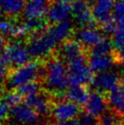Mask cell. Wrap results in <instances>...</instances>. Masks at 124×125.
<instances>
[{
    "label": "cell",
    "mask_w": 124,
    "mask_h": 125,
    "mask_svg": "<svg viewBox=\"0 0 124 125\" xmlns=\"http://www.w3.org/2000/svg\"><path fill=\"white\" fill-rule=\"evenodd\" d=\"M45 63L47 75L42 84L46 91L50 95L65 93L69 85L68 66L56 54L48 58Z\"/></svg>",
    "instance_id": "1"
},
{
    "label": "cell",
    "mask_w": 124,
    "mask_h": 125,
    "mask_svg": "<svg viewBox=\"0 0 124 125\" xmlns=\"http://www.w3.org/2000/svg\"><path fill=\"white\" fill-rule=\"evenodd\" d=\"M47 75L46 63L40 60H34L24 66L11 70L7 77L6 84L8 90H14L25 84L41 80V83L45 80Z\"/></svg>",
    "instance_id": "2"
},
{
    "label": "cell",
    "mask_w": 124,
    "mask_h": 125,
    "mask_svg": "<svg viewBox=\"0 0 124 125\" xmlns=\"http://www.w3.org/2000/svg\"><path fill=\"white\" fill-rule=\"evenodd\" d=\"M89 56L84 55L67 64L69 85L70 86H88L92 84L96 73L89 65Z\"/></svg>",
    "instance_id": "3"
},
{
    "label": "cell",
    "mask_w": 124,
    "mask_h": 125,
    "mask_svg": "<svg viewBox=\"0 0 124 125\" xmlns=\"http://www.w3.org/2000/svg\"><path fill=\"white\" fill-rule=\"evenodd\" d=\"M57 42L52 38L47 30L29 35L28 38V49L32 58L38 60L43 58H50L55 54Z\"/></svg>",
    "instance_id": "4"
},
{
    "label": "cell",
    "mask_w": 124,
    "mask_h": 125,
    "mask_svg": "<svg viewBox=\"0 0 124 125\" xmlns=\"http://www.w3.org/2000/svg\"><path fill=\"white\" fill-rule=\"evenodd\" d=\"M9 66L17 69L31 61V55L28 46L21 42H13L7 46L5 52L0 56Z\"/></svg>",
    "instance_id": "5"
},
{
    "label": "cell",
    "mask_w": 124,
    "mask_h": 125,
    "mask_svg": "<svg viewBox=\"0 0 124 125\" xmlns=\"http://www.w3.org/2000/svg\"><path fill=\"white\" fill-rule=\"evenodd\" d=\"M84 55L89 56V51L75 38H70L60 43L57 56L66 64Z\"/></svg>",
    "instance_id": "6"
},
{
    "label": "cell",
    "mask_w": 124,
    "mask_h": 125,
    "mask_svg": "<svg viewBox=\"0 0 124 125\" xmlns=\"http://www.w3.org/2000/svg\"><path fill=\"white\" fill-rule=\"evenodd\" d=\"M25 103L30 106L39 116H48L51 115L53 108L51 95L47 91H39L38 93L28 96L24 99Z\"/></svg>",
    "instance_id": "7"
},
{
    "label": "cell",
    "mask_w": 124,
    "mask_h": 125,
    "mask_svg": "<svg viewBox=\"0 0 124 125\" xmlns=\"http://www.w3.org/2000/svg\"><path fill=\"white\" fill-rule=\"evenodd\" d=\"M80 112L81 111L79 105L69 101H62L53 104L51 116L56 122H65L76 119L79 117Z\"/></svg>",
    "instance_id": "8"
},
{
    "label": "cell",
    "mask_w": 124,
    "mask_h": 125,
    "mask_svg": "<svg viewBox=\"0 0 124 125\" xmlns=\"http://www.w3.org/2000/svg\"><path fill=\"white\" fill-rule=\"evenodd\" d=\"M74 38L81 44L89 51L94 46L104 40L107 37L100 28H83L74 32Z\"/></svg>",
    "instance_id": "9"
},
{
    "label": "cell",
    "mask_w": 124,
    "mask_h": 125,
    "mask_svg": "<svg viewBox=\"0 0 124 125\" xmlns=\"http://www.w3.org/2000/svg\"><path fill=\"white\" fill-rule=\"evenodd\" d=\"M121 74L112 71H106L103 73L96 74L95 79L91 85L95 87V90L101 93H108L120 85L121 80Z\"/></svg>",
    "instance_id": "10"
},
{
    "label": "cell",
    "mask_w": 124,
    "mask_h": 125,
    "mask_svg": "<svg viewBox=\"0 0 124 125\" xmlns=\"http://www.w3.org/2000/svg\"><path fill=\"white\" fill-rule=\"evenodd\" d=\"M108 110H109V103L106 95L98 90L90 91V98L84 106V111L93 116L100 118Z\"/></svg>",
    "instance_id": "11"
},
{
    "label": "cell",
    "mask_w": 124,
    "mask_h": 125,
    "mask_svg": "<svg viewBox=\"0 0 124 125\" xmlns=\"http://www.w3.org/2000/svg\"><path fill=\"white\" fill-rule=\"evenodd\" d=\"M10 115L15 122L21 124L33 125L39 121V115L25 102L11 108Z\"/></svg>",
    "instance_id": "12"
},
{
    "label": "cell",
    "mask_w": 124,
    "mask_h": 125,
    "mask_svg": "<svg viewBox=\"0 0 124 125\" xmlns=\"http://www.w3.org/2000/svg\"><path fill=\"white\" fill-rule=\"evenodd\" d=\"M72 14V8L69 4H63L52 1L48 7L47 20L51 25L59 24L69 20V16Z\"/></svg>",
    "instance_id": "13"
},
{
    "label": "cell",
    "mask_w": 124,
    "mask_h": 125,
    "mask_svg": "<svg viewBox=\"0 0 124 125\" xmlns=\"http://www.w3.org/2000/svg\"><path fill=\"white\" fill-rule=\"evenodd\" d=\"M116 0H96L91 7L93 17L99 26L113 17V9Z\"/></svg>",
    "instance_id": "14"
},
{
    "label": "cell",
    "mask_w": 124,
    "mask_h": 125,
    "mask_svg": "<svg viewBox=\"0 0 124 125\" xmlns=\"http://www.w3.org/2000/svg\"><path fill=\"white\" fill-rule=\"evenodd\" d=\"M28 35L23 23L19 24L13 18L0 19V36L4 38H23Z\"/></svg>",
    "instance_id": "15"
},
{
    "label": "cell",
    "mask_w": 124,
    "mask_h": 125,
    "mask_svg": "<svg viewBox=\"0 0 124 125\" xmlns=\"http://www.w3.org/2000/svg\"><path fill=\"white\" fill-rule=\"evenodd\" d=\"M51 2L52 0H29L23 11V17L26 19L43 18L48 14Z\"/></svg>",
    "instance_id": "16"
},
{
    "label": "cell",
    "mask_w": 124,
    "mask_h": 125,
    "mask_svg": "<svg viewBox=\"0 0 124 125\" xmlns=\"http://www.w3.org/2000/svg\"><path fill=\"white\" fill-rule=\"evenodd\" d=\"M47 31L58 44H60L63 41L70 38V36L74 35L75 30L73 27V22L69 19L59 24L50 25Z\"/></svg>",
    "instance_id": "17"
},
{
    "label": "cell",
    "mask_w": 124,
    "mask_h": 125,
    "mask_svg": "<svg viewBox=\"0 0 124 125\" xmlns=\"http://www.w3.org/2000/svg\"><path fill=\"white\" fill-rule=\"evenodd\" d=\"M88 61H89V65L91 68V70L96 74L106 72L113 65H115L112 54L90 55L89 56Z\"/></svg>",
    "instance_id": "18"
},
{
    "label": "cell",
    "mask_w": 124,
    "mask_h": 125,
    "mask_svg": "<svg viewBox=\"0 0 124 125\" xmlns=\"http://www.w3.org/2000/svg\"><path fill=\"white\" fill-rule=\"evenodd\" d=\"M90 89L88 86H70L66 90V100L79 106H85L90 98Z\"/></svg>",
    "instance_id": "19"
},
{
    "label": "cell",
    "mask_w": 124,
    "mask_h": 125,
    "mask_svg": "<svg viewBox=\"0 0 124 125\" xmlns=\"http://www.w3.org/2000/svg\"><path fill=\"white\" fill-rule=\"evenodd\" d=\"M27 3V0H4L0 10L8 18L14 19L23 13Z\"/></svg>",
    "instance_id": "20"
},
{
    "label": "cell",
    "mask_w": 124,
    "mask_h": 125,
    "mask_svg": "<svg viewBox=\"0 0 124 125\" xmlns=\"http://www.w3.org/2000/svg\"><path fill=\"white\" fill-rule=\"evenodd\" d=\"M118 87L110 92L105 93V95L109 103V108L124 117V98L122 97Z\"/></svg>",
    "instance_id": "21"
},
{
    "label": "cell",
    "mask_w": 124,
    "mask_h": 125,
    "mask_svg": "<svg viewBox=\"0 0 124 125\" xmlns=\"http://www.w3.org/2000/svg\"><path fill=\"white\" fill-rule=\"evenodd\" d=\"M28 36L35 33H40L47 30L48 28V21L45 18H34V19H26L23 22Z\"/></svg>",
    "instance_id": "22"
},
{
    "label": "cell",
    "mask_w": 124,
    "mask_h": 125,
    "mask_svg": "<svg viewBox=\"0 0 124 125\" xmlns=\"http://www.w3.org/2000/svg\"><path fill=\"white\" fill-rule=\"evenodd\" d=\"M122 116L109 108L100 118V125H124Z\"/></svg>",
    "instance_id": "23"
},
{
    "label": "cell",
    "mask_w": 124,
    "mask_h": 125,
    "mask_svg": "<svg viewBox=\"0 0 124 125\" xmlns=\"http://www.w3.org/2000/svg\"><path fill=\"white\" fill-rule=\"evenodd\" d=\"M114 50L111 38H105L104 40L99 43L98 45L94 46L89 50V56L90 55H108L111 54Z\"/></svg>",
    "instance_id": "24"
},
{
    "label": "cell",
    "mask_w": 124,
    "mask_h": 125,
    "mask_svg": "<svg viewBox=\"0 0 124 125\" xmlns=\"http://www.w3.org/2000/svg\"><path fill=\"white\" fill-rule=\"evenodd\" d=\"M41 81H32V82H29V83H27L23 86H21L16 90L25 99L28 96H30V95H33V94L41 91Z\"/></svg>",
    "instance_id": "25"
},
{
    "label": "cell",
    "mask_w": 124,
    "mask_h": 125,
    "mask_svg": "<svg viewBox=\"0 0 124 125\" xmlns=\"http://www.w3.org/2000/svg\"><path fill=\"white\" fill-rule=\"evenodd\" d=\"M24 98L17 90H8L2 96V101H4L6 104H7L11 108L21 104Z\"/></svg>",
    "instance_id": "26"
},
{
    "label": "cell",
    "mask_w": 124,
    "mask_h": 125,
    "mask_svg": "<svg viewBox=\"0 0 124 125\" xmlns=\"http://www.w3.org/2000/svg\"><path fill=\"white\" fill-rule=\"evenodd\" d=\"M119 28H120V24L113 17L100 26V29L103 32L104 35L111 37V38L117 33Z\"/></svg>",
    "instance_id": "27"
},
{
    "label": "cell",
    "mask_w": 124,
    "mask_h": 125,
    "mask_svg": "<svg viewBox=\"0 0 124 125\" xmlns=\"http://www.w3.org/2000/svg\"><path fill=\"white\" fill-rule=\"evenodd\" d=\"M78 119L81 125H100V119L85 111L80 112Z\"/></svg>",
    "instance_id": "28"
},
{
    "label": "cell",
    "mask_w": 124,
    "mask_h": 125,
    "mask_svg": "<svg viewBox=\"0 0 124 125\" xmlns=\"http://www.w3.org/2000/svg\"><path fill=\"white\" fill-rule=\"evenodd\" d=\"M113 18L120 25H124V0H116L113 9Z\"/></svg>",
    "instance_id": "29"
},
{
    "label": "cell",
    "mask_w": 124,
    "mask_h": 125,
    "mask_svg": "<svg viewBox=\"0 0 124 125\" xmlns=\"http://www.w3.org/2000/svg\"><path fill=\"white\" fill-rule=\"evenodd\" d=\"M114 49H119L124 47V25H120L117 33L111 38Z\"/></svg>",
    "instance_id": "30"
},
{
    "label": "cell",
    "mask_w": 124,
    "mask_h": 125,
    "mask_svg": "<svg viewBox=\"0 0 124 125\" xmlns=\"http://www.w3.org/2000/svg\"><path fill=\"white\" fill-rule=\"evenodd\" d=\"M9 73V65L0 57V88L6 83Z\"/></svg>",
    "instance_id": "31"
},
{
    "label": "cell",
    "mask_w": 124,
    "mask_h": 125,
    "mask_svg": "<svg viewBox=\"0 0 124 125\" xmlns=\"http://www.w3.org/2000/svg\"><path fill=\"white\" fill-rule=\"evenodd\" d=\"M111 54L113 56L115 65L124 66V47L119 49H114Z\"/></svg>",
    "instance_id": "32"
},
{
    "label": "cell",
    "mask_w": 124,
    "mask_h": 125,
    "mask_svg": "<svg viewBox=\"0 0 124 125\" xmlns=\"http://www.w3.org/2000/svg\"><path fill=\"white\" fill-rule=\"evenodd\" d=\"M8 114H10L9 106L6 104L4 101H0V122L6 120Z\"/></svg>",
    "instance_id": "33"
},
{
    "label": "cell",
    "mask_w": 124,
    "mask_h": 125,
    "mask_svg": "<svg viewBox=\"0 0 124 125\" xmlns=\"http://www.w3.org/2000/svg\"><path fill=\"white\" fill-rule=\"evenodd\" d=\"M52 125H81L79 122V119H73V120H69V121H65V122H55Z\"/></svg>",
    "instance_id": "34"
},
{
    "label": "cell",
    "mask_w": 124,
    "mask_h": 125,
    "mask_svg": "<svg viewBox=\"0 0 124 125\" xmlns=\"http://www.w3.org/2000/svg\"><path fill=\"white\" fill-rule=\"evenodd\" d=\"M7 46L8 45L7 44L6 38H4L3 37H1V36H0V56L5 52V50L7 49Z\"/></svg>",
    "instance_id": "35"
},
{
    "label": "cell",
    "mask_w": 124,
    "mask_h": 125,
    "mask_svg": "<svg viewBox=\"0 0 124 125\" xmlns=\"http://www.w3.org/2000/svg\"><path fill=\"white\" fill-rule=\"evenodd\" d=\"M53 2H59V3L63 4H69V3H74L76 0H52Z\"/></svg>",
    "instance_id": "36"
},
{
    "label": "cell",
    "mask_w": 124,
    "mask_h": 125,
    "mask_svg": "<svg viewBox=\"0 0 124 125\" xmlns=\"http://www.w3.org/2000/svg\"><path fill=\"white\" fill-rule=\"evenodd\" d=\"M4 0H0V9H1V7H2V4H3Z\"/></svg>",
    "instance_id": "37"
},
{
    "label": "cell",
    "mask_w": 124,
    "mask_h": 125,
    "mask_svg": "<svg viewBox=\"0 0 124 125\" xmlns=\"http://www.w3.org/2000/svg\"><path fill=\"white\" fill-rule=\"evenodd\" d=\"M0 125H1V124H0Z\"/></svg>",
    "instance_id": "38"
}]
</instances>
